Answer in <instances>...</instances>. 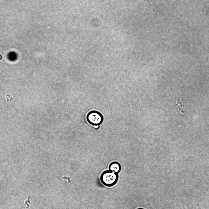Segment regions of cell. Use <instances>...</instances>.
<instances>
[{
    "label": "cell",
    "mask_w": 209,
    "mask_h": 209,
    "mask_svg": "<svg viewBox=\"0 0 209 209\" xmlns=\"http://www.w3.org/2000/svg\"><path fill=\"white\" fill-rule=\"evenodd\" d=\"M119 175L116 174L108 170L103 172L100 177L101 183L107 187L114 186L117 182Z\"/></svg>",
    "instance_id": "6da1fadb"
},
{
    "label": "cell",
    "mask_w": 209,
    "mask_h": 209,
    "mask_svg": "<svg viewBox=\"0 0 209 209\" xmlns=\"http://www.w3.org/2000/svg\"><path fill=\"white\" fill-rule=\"evenodd\" d=\"M88 122L95 128H98L102 124L104 121V116L99 112L92 110L89 112L86 116Z\"/></svg>",
    "instance_id": "7a4b0ae2"
},
{
    "label": "cell",
    "mask_w": 209,
    "mask_h": 209,
    "mask_svg": "<svg viewBox=\"0 0 209 209\" xmlns=\"http://www.w3.org/2000/svg\"><path fill=\"white\" fill-rule=\"evenodd\" d=\"M121 166L117 162L114 161L111 163L108 166V170L115 173L118 174L120 172Z\"/></svg>",
    "instance_id": "3957f363"
},
{
    "label": "cell",
    "mask_w": 209,
    "mask_h": 209,
    "mask_svg": "<svg viewBox=\"0 0 209 209\" xmlns=\"http://www.w3.org/2000/svg\"><path fill=\"white\" fill-rule=\"evenodd\" d=\"M6 97L7 101H10L13 99V98L8 94H6Z\"/></svg>",
    "instance_id": "277c9868"
},
{
    "label": "cell",
    "mask_w": 209,
    "mask_h": 209,
    "mask_svg": "<svg viewBox=\"0 0 209 209\" xmlns=\"http://www.w3.org/2000/svg\"><path fill=\"white\" fill-rule=\"evenodd\" d=\"M137 209H144L142 208H138Z\"/></svg>",
    "instance_id": "5b68a950"
}]
</instances>
